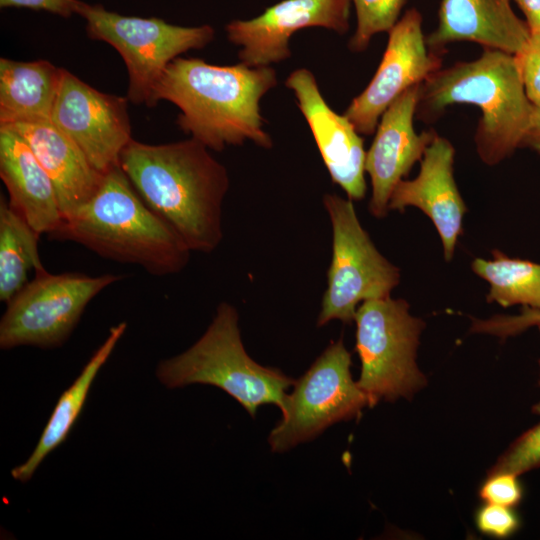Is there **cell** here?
<instances>
[{
	"label": "cell",
	"mask_w": 540,
	"mask_h": 540,
	"mask_svg": "<svg viewBox=\"0 0 540 540\" xmlns=\"http://www.w3.org/2000/svg\"><path fill=\"white\" fill-rule=\"evenodd\" d=\"M78 243L97 255L135 264L154 276L181 272L192 252L175 230L138 195L119 165L95 193L48 234Z\"/></svg>",
	"instance_id": "cell-3"
},
{
	"label": "cell",
	"mask_w": 540,
	"mask_h": 540,
	"mask_svg": "<svg viewBox=\"0 0 540 540\" xmlns=\"http://www.w3.org/2000/svg\"><path fill=\"white\" fill-rule=\"evenodd\" d=\"M530 30L511 0H441L438 25L426 37L427 46L443 53L453 42L470 41L511 55L519 53Z\"/></svg>",
	"instance_id": "cell-17"
},
{
	"label": "cell",
	"mask_w": 540,
	"mask_h": 540,
	"mask_svg": "<svg viewBox=\"0 0 540 540\" xmlns=\"http://www.w3.org/2000/svg\"><path fill=\"white\" fill-rule=\"evenodd\" d=\"M324 208L332 226V258L317 326L354 321L359 304L385 298L400 282V270L376 248L356 214L353 200L327 193Z\"/></svg>",
	"instance_id": "cell-7"
},
{
	"label": "cell",
	"mask_w": 540,
	"mask_h": 540,
	"mask_svg": "<svg viewBox=\"0 0 540 540\" xmlns=\"http://www.w3.org/2000/svg\"><path fill=\"white\" fill-rule=\"evenodd\" d=\"M419 88L420 84L409 88L385 110L366 152L365 172L372 186L368 209L376 218L387 215L395 186L438 135L433 129L417 133L414 128Z\"/></svg>",
	"instance_id": "cell-15"
},
{
	"label": "cell",
	"mask_w": 540,
	"mask_h": 540,
	"mask_svg": "<svg viewBox=\"0 0 540 540\" xmlns=\"http://www.w3.org/2000/svg\"><path fill=\"white\" fill-rule=\"evenodd\" d=\"M6 126L24 138L50 176L62 218L87 201L98 189L104 174L94 168L78 145L51 118Z\"/></svg>",
	"instance_id": "cell-18"
},
{
	"label": "cell",
	"mask_w": 540,
	"mask_h": 540,
	"mask_svg": "<svg viewBox=\"0 0 540 540\" xmlns=\"http://www.w3.org/2000/svg\"><path fill=\"white\" fill-rule=\"evenodd\" d=\"M382 60L367 87L356 96L344 115L359 134L376 131L385 110L406 90L426 81L442 65L422 31V16L411 8L388 32Z\"/></svg>",
	"instance_id": "cell-12"
},
{
	"label": "cell",
	"mask_w": 540,
	"mask_h": 540,
	"mask_svg": "<svg viewBox=\"0 0 540 540\" xmlns=\"http://www.w3.org/2000/svg\"><path fill=\"white\" fill-rule=\"evenodd\" d=\"M532 326H536L540 331V310L525 307L517 316L499 315L485 320L473 319L471 331L505 338Z\"/></svg>",
	"instance_id": "cell-27"
},
{
	"label": "cell",
	"mask_w": 540,
	"mask_h": 540,
	"mask_svg": "<svg viewBox=\"0 0 540 540\" xmlns=\"http://www.w3.org/2000/svg\"><path fill=\"white\" fill-rule=\"evenodd\" d=\"M79 15L86 21L90 38L110 44L122 56L129 75L127 99L148 107L168 64L188 50L205 47L215 37L211 25L178 26L156 17L121 15L101 4L83 2Z\"/></svg>",
	"instance_id": "cell-8"
},
{
	"label": "cell",
	"mask_w": 540,
	"mask_h": 540,
	"mask_svg": "<svg viewBox=\"0 0 540 540\" xmlns=\"http://www.w3.org/2000/svg\"><path fill=\"white\" fill-rule=\"evenodd\" d=\"M41 234L0 197V301L7 303L26 283L30 270H45L38 250Z\"/></svg>",
	"instance_id": "cell-22"
},
{
	"label": "cell",
	"mask_w": 540,
	"mask_h": 540,
	"mask_svg": "<svg viewBox=\"0 0 540 540\" xmlns=\"http://www.w3.org/2000/svg\"><path fill=\"white\" fill-rule=\"evenodd\" d=\"M521 146H526L540 154V107L534 106L528 131Z\"/></svg>",
	"instance_id": "cell-32"
},
{
	"label": "cell",
	"mask_w": 540,
	"mask_h": 540,
	"mask_svg": "<svg viewBox=\"0 0 540 540\" xmlns=\"http://www.w3.org/2000/svg\"><path fill=\"white\" fill-rule=\"evenodd\" d=\"M478 528L489 535L506 537L514 533L519 522L511 507L487 503L477 513Z\"/></svg>",
	"instance_id": "cell-29"
},
{
	"label": "cell",
	"mask_w": 540,
	"mask_h": 540,
	"mask_svg": "<svg viewBox=\"0 0 540 540\" xmlns=\"http://www.w3.org/2000/svg\"><path fill=\"white\" fill-rule=\"evenodd\" d=\"M0 177L9 204L39 234L54 231L62 220L55 186L24 138L0 126Z\"/></svg>",
	"instance_id": "cell-19"
},
{
	"label": "cell",
	"mask_w": 540,
	"mask_h": 540,
	"mask_svg": "<svg viewBox=\"0 0 540 540\" xmlns=\"http://www.w3.org/2000/svg\"><path fill=\"white\" fill-rule=\"evenodd\" d=\"M525 16L530 33H540V0H514Z\"/></svg>",
	"instance_id": "cell-31"
},
{
	"label": "cell",
	"mask_w": 540,
	"mask_h": 540,
	"mask_svg": "<svg viewBox=\"0 0 540 540\" xmlns=\"http://www.w3.org/2000/svg\"><path fill=\"white\" fill-rule=\"evenodd\" d=\"M517 475L506 472L491 473L480 489V496L487 503L512 507L522 497Z\"/></svg>",
	"instance_id": "cell-28"
},
{
	"label": "cell",
	"mask_w": 540,
	"mask_h": 540,
	"mask_svg": "<svg viewBox=\"0 0 540 540\" xmlns=\"http://www.w3.org/2000/svg\"><path fill=\"white\" fill-rule=\"evenodd\" d=\"M126 328V322H121L110 329L107 338L91 356L79 376L62 393L35 449L24 463L12 469L11 475L15 480L23 483L29 481L47 455L64 442L84 407L99 370L110 357Z\"/></svg>",
	"instance_id": "cell-21"
},
{
	"label": "cell",
	"mask_w": 540,
	"mask_h": 540,
	"mask_svg": "<svg viewBox=\"0 0 540 540\" xmlns=\"http://www.w3.org/2000/svg\"><path fill=\"white\" fill-rule=\"evenodd\" d=\"M122 276L35 273L6 304L0 322V347L53 348L62 345L90 301Z\"/></svg>",
	"instance_id": "cell-9"
},
{
	"label": "cell",
	"mask_w": 540,
	"mask_h": 540,
	"mask_svg": "<svg viewBox=\"0 0 540 540\" xmlns=\"http://www.w3.org/2000/svg\"><path fill=\"white\" fill-rule=\"evenodd\" d=\"M277 84L270 66H220L177 57L155 85L149 107L161 100L176 105L179 128L211 150L247 140L270 149L273 141L264 129L260 101Z\"/></svg>",
	"instance_id": "cell-2"
},
{
	"label": "cell",
	"mask_w": 540,
	"mask_h": 540,
	"mask_svg": "<svg viewBox=\"0 0 540 540\" xmlns=\"http://www.w3.org/2000/svg\"><path fill=\"white\" fill-rule=\"evenodd\" d=\"M539 367H540V360H539ZM539 385H540V379H539ZM533 411L534 413L540 415V400L534 405Z\"/></svg>",
	"instance_id": "cell-33"
},
{
	"label": "cell",
	"mask_w": 540,
	"mask_h": 540,
	"mask_svg": "<svg viewBox=\"0 0 540 540\" xmlns=\"http://www.w3.org/2000/svg\"><path fill=\"white\" fill-rule=\"evenodd\" d=\"M128 99L96 90L66 69L51 112V120L105 174L119 165L131 141Z\"/></svg>",
	"instance_id": "cell-11"
},
{
	"label": "cell",
	"mask_w": 540,
	"mask_h": 540,
	"mask_svg": "<svg viewBox=\"0 0 540 540\" xmlns=\"http://www.w3.org/2000/svg\"><path fill=\"white\" fill-rule=\"evenodd\" d=\"M83 1L80 0H0V6L42 10L64 18L79 14Z\"/></svg>",
	"instance_id": "cell-30"
},
{
	"label": "cell",
	"mask_w": 540,
	"mask_h": 540,
	"mask_svg": "<svg viewBox=\"0 0 540 540\" xmlns=\"http://www.w3.org/2000/svg\"><path fill=\"white\" fill-rule=\"evenodd\" d=\"M285 86L294 92L332 181L349 199L362 200L367 189L364 176L366 151L354 125L328 105L310 70H294Z\"/></svg>",
	"instance_id": "cell-14"
},
{
	"label": "cell",
	"mask_w": 540,
	"mask_h": 540,
	"mask_svg": "<svg viewBox=\"0 0 540 540\" xmlns=\"http://www.w3.org/2000/svg\"><path fill=\"white\" fill-rule=\"evenodd\" d=\"M514 56L527 98L540 107V33H531L525 47Z\"/></svg>",
	"instance_id": "cell-26"
},
{
	"label": "cell",
	"mask_w": 540,
	"mask_h": 540,
	"mask_svg": "<svg viewBox=\"0 0 540 540\" xmlns=\"http://www.w3.org/2000/svg\"><path fill=\"white\" fill-rule=\"evenodd\" d=\"M351 354L343 340L331 342L288 394L282 420L271 431L273 452L310 441L329 426L358 416L368 396L351 375Z\"/></svg>",
	"instance_id": "cell-10"
},
{
	"label": "cell",
	"mask_w": 540,
	"mask_h": 540,
	"mask_svg": "<svg viewBox=\"0 0 540 540\" xmlns=\"http://www.w3.org/2000/svg\"><path fill=\"white\" fill-rule=\"evenodd\" d=\"M540 466V423L522 434L492 468L491 473L517 476Z\"/></svg>",
	"instance_id": "cell-25"
},
{
	"label": "cell",
	"mask_w": 540,
	"mask_h": 540,
	"mask_svg": "<svg viewBox=\"0 0 540 540\" xmlns=\"http://www.w3.org/2000/svg\"><path fill=\"white\" fill-rule=\"evenodd\" d=\"M452 104L480 108L474 139L487 165L498 164L521 146L534 111L515 56L487 48L479 58L440 68L421 83L416 116L432 121Z\"/></svg>",
	"instance_id": "cell-4"
},
{
	"label": "cell",
	"mask_w": 540,
	"mask_h": 540,
	"mask_svg": "<svg viewBox=\"0 0 540 540\" xmlns=\"http://www.w3.org/2000/svg\"><path fill=\"white\" fill-rule=\"evenodd\" d=\"M351 0H282L249 20L225 26L228 40L240 47L238 58L251 67L270 66L291 56L289 39L305 28L338 34L349 29Z\"/></svg>",
	"instance_id": "cell-13"
},
{
	"label": "cell",
	"mask_w": 540,
	"mask_h": 540,
	"mask_svg": "<svg viewBox=\"0 0 540 540\" xmlns=\"http://www.w3.org/2000/svg\"><path fill=\"white\" fill-rule=\"evenodd\" d=\"M354 321L361 361L357 384L369 407L381 400L411 398L426 383L416 363L424 322L410 314L407 301L390 296L362 302Z\"/></svg>",
	"instance_id": "cell-6"
},
{
	"label": "cell",
	"mask_w": 540,
	"mask_h": 540,
	"mask_svg": "<svg viewBox=\"0 0 540 540\" xmlns=\"http://www.w3.org/2000/svg\"><path fill=\"white\" fill-rule=\"evenodd\" d=\"M119 166L147 206L191 251L208 254L220 245L230 179L204 144L192 137L157 145L132 138Z\"/></svg>",
	"instance_id": "cell-1"
},
{
	"label": "cell",
	"mask_w": 540,
	"mask_h": 540,
	"mask_svg": "<svg viewBox=\"0 0 540 540\" xmlns=\"http://www.w3.org/2000/svg\"><path fill=\"white\" fill-rule=\"evenodd\" d=\"M492 255L491 260L476 258L471 263L473 272L490 284L487 301L540 310V264L510 258L497 249Z\"/></svg>",
	"instance_id": "cell-23"
},
{
	"label": "cell",
	"mask_w": 540,
	"mask_h": 540,
	"mask_svg": "<svg viewBox=\"0 0 540 540\" xmlns=\"http://www.w3.org/2000/svg\"><path fill=\"white\" fill-rule=\"evenodd\" d=\"M156 376L168 388L216 386L237 400L251 417L263 404H274L282 412L286 392L296 382L248 355L241 339L238 311L228 302L218 305L211 324L189 349L158 364Z\"/></svg>",
	"instance_id": "cell-5"
},
{
	"label": "cell",
	"mask_w": 540,
	"mask_h": 540,
	"mask_svg": "<svg viewBox=\"0 0 540 540\" xmlns=\"http://www.w3.org/2000/svg\"><path fill=\"white\" fill-rule=\"evenodd\" d=\"M63 68L47 60L0 59V126L50 118Z\"/></svg>",
	"instance_id": "cell-20"
},
{
	"label": "cell",
	"mask_w": 540,
	"mask_h": 540,
	"mask_svg": "<svg viewBox=\"0 0 540 540\" xmlns=\"http://www.w3.org/2000/svg\"><path fill=\"white\" fill-rule=\"evenodd\" d=\"M407 0H351L354 5L357 24L348 47L352 52H362L368 47L372 37L381 32H389L400 19Z\"/></svg>",
	"instance_id": "cell-24"
},
{
	"label": "cell",
	"mask_w": 540,
	"mask_h": 540,
	"mask_svg": "<svg viewBox=\"0 0 540 540\" xmlns=\"http://www.w3.org/2000/svg\"><path fill=\"white\" fill-rule=\"evenodd\" d=\"M454 157L451 142L437 135L424 152L417 177L402 179L389 200V210L403 213L413 206L430 218L441 238L446 261L454 255L467 211L453 175Z\"/></svg>",
	"instance_id": "cell-16"
}]
</instances>
